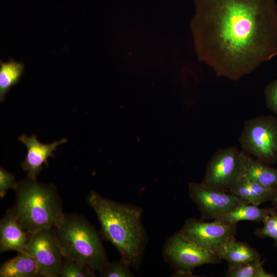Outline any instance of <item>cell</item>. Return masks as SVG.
<instances>
[{
  "label": "cell",
  "instance_id": "2",
  "mask_svg": "<svg viewBox=\"0 0 277 277\" xmlns=\"http://www.w3.org/2000/svg\"><path fill=\"white\" fill-rule=\"evenodd\" d=\"M87 201L97 216L102 238L115 247L121 259L138 270L148 242L143 209L107 199L93 191Z\"/></svg>",
  "mask_w": 277,
  "mask_h": 277
},
{
  "label": "cell",
  "instance_id": "24",
  "mask_svg": "<svg viewBox=\"0 0 277 277\" xmlns=\"http://www.w3.org/2000/svg\"><path fill=\"white\" fill-rule=\"evenodd\" d=\"M18 183L15 181V176L11 173L0 168V196L3 197L10 189H16Z\"/></svg>",
  "mask_w": 277,
  "mask_h": 277
},
{
  "label": "cell",
  "instance_id": "20",
  "mask_svg": "<svg viewBox=\"0 0 277 277\" xmlns=\"http://www.w3.org/2000/svg\"><path fill=\"white\" fill-rule=\"evenodd\" d=\"M95 271L87 265L63 258L58 271L60 277H95Z\"/></svg>",
  "mask_w": 277,
  "mask_h": 277
},
{
  "label": "cell",
  "instance_id": "19",
  "mask_svg": "<svg viewBox=\"0 0 277 277\" xmlns=\"http://www.w3.org/2000/svg\"><path fill=\"white\" fill-rule=\"evenodd\" d=\"M261 257L233 267H228L225 271L227 277H275L273 273L267 272L263 268Z\"/></svg>",
  "mask_w": 277,
  "mask_h": 277
},
{
  "label": "cell",
  "instance_id": "10",
  "mask_svg": "<svg viewBox=\"0 0 277 277\" xmlns=\"http://www.w3.org/2000/svg\"><path fill=\"white\" fill-rule=\"evenodd\" d=\"M188 194L200 211V220L203 221H213L235 206L248 203L229 192L208 188L197 182L189 183Z\"/></svg>",
  "mask_w": 277,
  "mask_h": 277
},
{
  "label": "cell",
  "instance_id": "12",
  "mask_svg": "<svg viewBox=\"0 0 277 277\" xmlns=\"http://www.w3.org/2000/svg\"><path fill=\"white\" fill-rule=\"evenodd\" d=\"M31 233L24 229L13 209L7 211L0 222V251L27 252Z\"/></svg>",
  "mask_w": 277,
  "mask_h": 277
},
{
  "label": "cell",
  "instance_id": "4",
  "mask_svg": "<svg viewBox=\"0 0 277 277\" xmlns=\"http://www.w3.org/2000/svg\"><path fill=\"white\" fill-rule=\"evenodd\" d=\"M53 230L64 258L99 272L109 263L98 234L84 218L64 213Z\"/></svg>",
  "mask_w": 277,
  "mask_h": 277
},
{
  "label": "cell",
  "instance_id": "21",
  "mask_svg": "<svg viewBox=\"0 0 277 277\" xmlns=\"http://www.w3.org/2000/svg\"><path fill=\"white\" fill-rule=\"evenodd\" d=\"M130 265L122 259L109 263L100 272L101 277H133Z\"/></svg>",
  "mask_w": 277,
  "mask_h": 277
},
{
  "label": "cell",
  "instance_id": "15",
  "mask_svg": "<svg viewBox=\"0 0 277 277\" xmlns=\"http://www.w3.org/2000/svg\"><path fill=\"white\" fill-rule=\"evenodd\" d=\"M275 213L277 212L274 207L261 208L258 206L244 203L219 216L213 221L229 225H237L242 221L263 222L266 216Z\"/></svg>",
  "mask_w": 277,
  "mask_h": 277
},
{
  "label": "cell",
  "instance_id": "8",
  "mask_svg": "<svg viewBox=\"0 0 277 277\" xmlns=\"http://www.w3.org/2000/svg\"><path fill=\"white\" fill-rule=\"evenodd\" d=\"M179 231L199 247L219 256L225 243L235 238L236 225L217 221L206 222L190 217L185 220Z\"/></svg>",
  "mask_w": 277,
  "mask_h": 277
},
{
  "label": "cell",
  "instance_id": "5",
  "mask_svg": "<svg viewBox=\"0 0 277 277\" xmlns=\"http://www.w3.org/2000/svg\"><path fill=\"white\" fill-rule=\"evenodd\" d=\"M239 141L243 151L268 165L277 162V118L262 115L245 121Z\"/></svg>",
  "mask_w": 277,
  "mask_h": 277
},
{
  "label": "cell",
  "instance_id": "7",
  "mask_svg": "<svg viewBox=\"0 0 277 277\" xmlns=\"http://www.w3.org/2000/svg\"><path fill=\"white\" fill-rule=\"evenodd\" d=\"M242 169V151L235 147L220 149L212 156L207 164L203 186L229 192L239 178Z\"/></svg>",
  "mask_w": 277,
  "mask_h": 277
},
{
  "label": "cell",
  "instance_id": "9",
  "mask_svg": "<svg viewBox=\"0 0 277 277\" xmlns=\"http://www.w3.org/2000/svg\"><path fill=\"white\" fill-rule=\"evenodd\" d=\"M27 252L35 260L40 276H58L64 256L53 228L31 233Z\"/></svg>",
  "mask_w": 277,
  "mask_h": 277
},
{
  "label": "cell",
  "instance_id": "23",
  "mask_svg": "<svg viewBox=\"0 0 277 277\" xmlns=\"http://www.w3.org/2000/svg\"><path fill=\"white\" fill-rule=\"evenodd\" d=\"M264 96L266 106L277 115V78L266 86Z\"/></svg>",
  "mask_w": 277,
  "mask_h": 277
},
{
  "label": "cell",
  "instance_id": "1",
  "mask_svg": "<svg viewBox=\"0 0 277 277\" xmlns=\"http://www.w3.org/2000/svg\"><path fill=\"white\" fill-rule=\"evenodd\" d=\"M190 27L199 60L238 81L277 55L274 0H194Z\"/></svg>",
  "mask_w": 277,
  "mask_h": 277
},
{
  "label": "cell",
  "instance_id": "16",
  "mask_svg": "<svg viewBox=\"0 0 277 277\" xmlns=\"http://www.w3.org/2000/svg\"><path fill=\"white\" fill-rule=\"evenodd\" d=\"M219 256L221 260L226 261L229 267L251 261L261 255L247 243L238 241L234 238L225 243L219 252Z\"/></svg>",
  "mask_w": 277,
  "mask_h": 277
},
{
  "label": "cell",
  "instance_id": "22",
  "mask_svg": "<svg viewBox=\"0 0 277 277\" xmlns=\"http://www.w3.org/2000/svg\"><path fill=\"white\" fill-rule=\"evenodd\" d=\"M264 226L257 228L254 235L259 238H270L274 240L277 246V213L268 215L263 221Z\"/></svg>",
  "mask_w": 277,
  "mask_h": 277
},
{
  "label": "cell",
  "instance_id": "13",
  "mask_svg": "<svg viewBox=\"0 0 277 277\" xmlns=\"http://www.w3.org/2000/svg\"><path fill=\"white\" fill-rule=\"evenodd\" d=\"M277 191V187L264 186L255 181L240 175L229 192L251 204L259 206L271 201Z\"/></svg>",
  "mask_w": 277,
  "mask_h": 277
},
{
  "label": "cell",
  "instance_id": "17",
  "mask_svg": "<svg viewBox=\"0 0 277 277\" xmlns=\"http://www.w3.org/2000/svg\"><path fill=\"white\" fill-rule=\"evenodd\" d=\"M40 276L37 264L27 252H18L15 257L3 264L1 277H35Z\"/></svg>",
  "mask_w": 277,
  "mask_h": 277
},
{
  "label": "cell",
  "instance_id": "18",
  "mask_svg": "<svg viewBox=\"0 0 277 277\" xmlns=\"http://www.w3.org/2000/svg\"><path fill=\"white\" fill-rule=\"evenodd\" d=\"M24 70L23 63L17 62L12 58L4 63L0 61V100L3 102L10 88L16 84Z\"/></svg>",
  "mask_w": 277,
  "mask_h": 277
},
{
  "label": "cell",
  "instance_id": "3",
  "mask_svg": "<svg viewBox=\"0 0 277 277\" xmlns=\"http://www.w3.org/2000/svg\"><path fill=\"white\" fill-rule=\"evenodd\" d=\"M13 210L25 230L52 229L64 214L55 187L28 178L18 183Z\"/></svg>",
  "mask_w": 277,
  "mask_h": 277
},
{
  "label": "cell",
  "instance_id": "25",
  "mask_svg": "<svg viewBox=\"0 0 277 277\" xmlns=\"http://www.w3.org/2000/svg\"><path fill=\"white\" fill-rule=\"evenodd\" d=\"M271 201L272 202L273 207L276 209H277V191L274 194Z\"/></svg>",
  "mask_w": 277,
  "mask_h": 277
},
{
  "label": "cell",
  "instance_id": "6",
  "mask_svg": "<svg viewBox=\"0 0 277 277\" xmlns=\"http://www.w3.org/2000/svg\"><path fill=\"white\" fill-rule=\"evenodd\" d=\"M162 256L175 276H192L194 269L205 264H218L219 256L185 238L179 231L171 235L164 245Z\"/></svg>",
  "mask_w": 277,
  "mask_h": 277
},
{
  "label": "cell",
  "instance_id": "11",
  "mask_svg": "<svg viewBox=\"0 0 277 277\" xmlns=\"http://www.w3.org/2000/svg\"><path fill=\"white\" fill-rule=\"evenodd\" d=\"M27 148V154L21 164L23 169L27 173L28 178L35 180L36 176L42 171L43 164L48 165V159L54 157L53 152L57 146L67 142L66 138L55 141L50 144H45L39 142L35 135L28 137L23 134L18 137Z\"/></svg>",
  "mask_w": 277,
  "mask_h": 277
},
{
  "label": "cell",
  "instance_id": "14",
  "mask_svg": "<svg viewBox=\"0 0 277 277\" xmlns=\"http://www.w3.org/2000/svg\"><path fill=\"white\" fill-rule=\"evenodd\" d=\"M241 175L268 187H277V168L272 167L242 151Z\"/></svg>",
  "mask_w": 277,
  "mask_h": 277
}]
</instances>
